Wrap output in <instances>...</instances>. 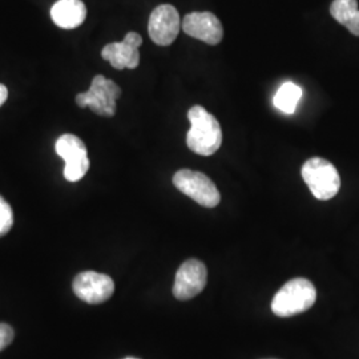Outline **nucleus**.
Segmentation results:
<instances>
[{
    "instance_id": "a211bd4d",
    "label": "nucleus",
    "mask_w": 359,
    "mask_h": 359,
    "mask_svg": "<svg viewBox=\"0 0 359 359\" xmlns=\"http://www.w3.org/2000/svg\"><path fill=\"white\" fill-rule=\"evenodd\" d=\"M7 97H8V90H7V87L3 86V84H0V107L6 103Z\"/></svg>"
},
{
    "instance_id": "f8f14e48",
    "label": "nucleus",
    "mask_w": 359,
    "mask_h": 359,
    "mask_svg": "<svg viewBox=\"0 0 359 359\" xmlns=\"http://www.w3.org/2000/svg\"><path fill=\"white\" fill-rule=\"evenodd\" d=\"M334 19L346 27L347 29L359 36V8L357 0H334L330 6Z\"/></svg>"
},
{
    "instance_id": "9b49d317",
    "label": "nucleus",
    "mask_w": 359,
    "mask_h": 359,
    "mask_svg": "<svg viewBox=\"0 0 359 359\" xmlns=\"http://www.w3.org/2000/svg\"><path fill=\"white\" fill-rule=\"evenodd\" d=\"M53 23L63 29L81 26L87 18V7L81 0H57L51 8Z\"/></svg>"
},
{
    "instance_id": "f3484780",
    "label": "nucleus",
    "mask_w": 359,
    "mask_h": 359,
    "mask_svg": "<svg viewBox=\"0 0 359 359\" xmlns=\"http://www.w3.org/2000/svg\"><path fill=\"white\" fill-rule=\"evenodd\" d=\"M13 329L7 323H0V351L13 341Z\"/></svg>"
},
{
    "instance_id": "6e6552de",
    "label": "nucleus",
    "mask_w": 359,
    "mask_h": 359,
    "mask_svg": "<svg viewBox=\"0 0 359 359\" xmlns=\"http://www.w3.org/2000/svg\"><path fill=\"white\" fill-rule=\"evenodd\" d=\"M206 276V266L201 261L194 258L185 261L176 273L173 294L180 301L192 299L204 290Z\"/></svg>"
},
{
    "instance_id": "39448f33",
    "label": "nucleus",
    "mask_w": 359,
    "mask_h": 359,
    "mask_svg": "<svg viewBox=\"0 0 359 359\" xmlns=\"http://www.w3.org/2000/svg\"><path fill=\"white\" fill-rule=\"evenodd\" d=\"M173 184L180 192L191 197L201 206L215 208L221 201V194L218 192L217 187L201 172L181 169L173 176Z\"/></svg>"
},
{
    "instance_id": "ddd939ff",
    "label": "nucleus",
    "mask_w": 359,
    "mask_h": 359,
    "mask_svg": "<svg viewBox=\"0 0 359 359\" xmlns=\"http://www.w3.org/2000/svg\"><path fill=\"white\" fill-rule=\"evenodd\" d=\"M55 149H56V154L65 160V164L88 158L86 144L77 136L71 133H65L63 136H60L56 142Z\"/></svg>"
},
{
    "instance_id": "1a4fd4ad",
    "label": "nucleus",
    "mask_w": 359,
    "mask_h": 359,
    "mask_svg": "<svg viewBox=\"0 0 359 359\" xmlns=\"http://www.w3.org/2000/svg\"><path fill=\"white\" fill-rule=\"evenodd\" d=\"M142 44V36L137 32H129L123 41L107 44L102 51V57L116 69H135L140 65L139 48Z\"/></svg>"
},
{
    "instance_id": "dca6fc26",
    "label": "nucleus",
    "mask_w": 359,
    "mask_h": 359,
    "mask_svg": "<svg viewBox=\"0 0 359 359\" xmlns=\"http://www.w3.org/2000/svg\"><path fill=\"white\" fill-rule=\"evenodd\" d=\"M13 224V209L10 204L0 196V237L11 231Z\"/></svg>"
},
{
    "instance_id": "423d86ee",
    "label": "nucleus",
    "mask_w": 359,
    "mask_h": 359,
    "mask_svg": "<svg viewBox=\"0 0 359 359\" xmlns=\"http://www.w3.org/2000/svg\"><path fill=\"white\" fill-rule=\"evenodd\" d=\"M72 289L81 301L90 305H97L112 297L115 292V283L107 274L97 271H83L77 274L74 280Z\"/></svg>"
},
{
    "instance_id": "4468645a",
    "label": "nucleus",
    "mask_w": 359,
    "mask_h": 359,
    "mask_svg": "<svg viewBox=\"0 0 359 359\" xmlns=\"http://www.w3.org/2000/svg\"><path fill=\"white\" fill-rule=\"evenodd\" d=\"M302 90L294 83L287 81L280 87L274 96V105L277 109H280L283 114L292 115L297 109V105L301 100Z\"/></svg>"
},
{
    "instance_id": "6ab92c4d",
    "label": "nucleus",
    "mask_w": 359,
    "mask_h": 359,
    "mask_svg": "<svg viewBox=\"0 0 359 359\" xmlns=\"http://www.w3.org/2000/svg\"><path fill=\"white\" fill-rule=\"evenodd\" d=\"M124 359H139V358H133V357H128V358H124Z\"/></svg>"
},
{
    "instance_id": "2eb2a0df",
    "label": "nucleus",
    "mask_w": 359,
    "mask_h": 359,
    "mask_svg": "<svg viewBox=\"0 0 359 359\" xmlns=\"http://www.w3.org/2000/svg\"><path fill=\"white\" fill-rule=\"evenodd\" d=\"M90 169V158H84L75 163H68L65 167V177L67 181L76 182L83 179Z\"/></svg>"
},
{
    "instance_id": "0eeeda50",
    "label": "nucleus",
    "mask_w": 359,
    "mask_h": 359,
    "mask_svg": "<svg viewBox=\"0 0 359 359\" xmlns=\"http://www.w3.org/2000/svg\"><path fill=\"white\" fill-rule=\"evenodd\" d=\"M181 29L180 13L172 4H161L156 7L148 23V32L157 46H170L179 36Z\"/></svg>"
},
{
    "instance_id": "9d476101",
    "label": "nucleus",
    "mask_w": 359,
    "mask_h": 359,
    "mask_svg": "<svg viewBox=\"0 0 359 359\" xmlns=\"http://www.w3.org/2000/svg\"><path fill=\"white\" fill-rule=\"evenodd\" d=\"M181 27L187 35L210 46H216L224 38V28L215 13H188L182 19Z\"/></svg>"
},
{
    "instance_id": "7ed1b4c3",
    "label": "nucleus",
    "mask_w": 359,
    "mask_h": 359,
    "mask_svg": "<svg viewBox=\"0 0 359 359\" xmlns=\"http://www.w3.org/2000/svg\"><path fill=\"white\" fill-rule=\"evenodd\" d=\"M302 179L317 200L327 201L333 198L341 188V177L333 164L321 157L308 160L301 169Z\"/></svg>"
},
{
    "instance_id": "f257e3e1",
    "label": "nucleus",
    "mask_w": 359,
    "mask_h": 359,
    "mask_svg": "<svg viewBox=\"0 0 359 359\" xmlns=\"http://www.w3.org/2000/svg\"><path fill=\"white\" fill-rule=\"evenodd\" d=\"M188 118L191 123V129L187 135L188 148L200 156L216 154L222 144V130L217 118L201 105L192 107L188 112Z\"/></svg>"
},
{
    "instance_id": "f03ea898",
    "label": "nucleus",
    "mask_w": 359,
    "mask_h": 359,
    "mask_svg": "<svg viewBox=\"0 0 359 359\" xmlns=\"http://www.w3.org/2000/svg\"><path fill=\"white\" fill-rule=\"evenodd\" d=\"M317 290L306 278H294L285 283L271 301V311L277 317H293L316 304Z\"/></svg>"
},
{
    "instance_id": "20e7f679",
    "label": "nucleus",
    "mask_w": 359,
    "mask_h": 359,
    "mask_svg": "<svg viewBox=\"0 0 359 359\" xmlns=\"http://www.w3.org/2000/svg\"><path fill=\"white\" fill-rule=\"evenodd\" d=\"M121 96V88L115 81L97 75L93 77L90 90L76 96V104L81 108L88 107L92 112L103 117L115 116L116 102Z\"/></svg>"
}]
</instances>
